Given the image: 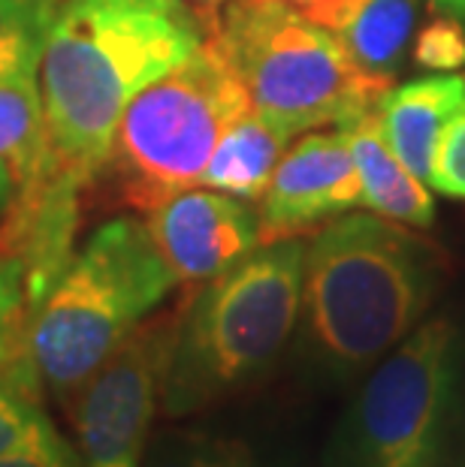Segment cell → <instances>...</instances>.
Instances as JSON below:
<instances>
[{
  "label": "cell",
  "mask_w": 465,
  "mask_h": 467,
  "mask_svg": "<svg viewBox=\"0 0 465 467\" xmlns=\"http://www.w3.org/2000/svg\"><path fill=\"white\" fill-rule=\"evenodd\" d=\"M206 25L187 0H61L39 61L48 145L88 187L109 163L124 109L187 61Z\"/></svg>",
  "instance_id": "cell-1"
},
{
  "label": "cell",
  "mask_w": 465,
  "mask_h": 467,
  "mask_svg": "<svg viewBox=\"0 0 465 467\" xmlns=\"http://www.w3.org/2000/svg\"><path fill=\"white\" fill-rule=\"evenodd\" d=\"M444 254L405 223L342 214L305 244L302 347L318 371L351 380L402 344L432 307Z\"/></svg>",
  "instance_id": "cell-2"
},
{
  "label": "cell",
  "mask_w": 465,
  "mask_h": 467,
  "mask_svg": "<svg viewBox=\"0 0 465 467\" xmlns=\"http://www.w3.org/2000/svg\"><path fill=\"white\" fill-rule=\"evenodd\" d=\"M305 242L257 244L179 311L161 410L191 416L269 371L300 323Z\"/></svg>",
  "instance_id": "cell-3"
},
{
  "label": "cell",
  "mask_w": 465,
  "mask_h": 467,
  "mask_svg": "<svg viewBox=\"0 0 465 467\" xmlns=\"http://www.w3.org/2000/svg\"><path fill=\"white\" fill-rule=\"evenodd\" d=\"M175 286L145 223L115 217L88 235L31 314L25 356L43 392H73L143 326Z\"/></svg>",
  "instance_id": "cell-4"
},
{
  "label": "cell",
  "mask_w": 465,
  "mask_h": 467,
  "mask_svg": "<svg viewBox=\"0 0 465 467\" xmlns=\"http://www.w3.org/2000/svg\"><path fill=\"white\" fill-rule=\"evenodd\" d=\"M206 34L242 78L254 112L291 139L323 127L348 130L393 88V76L363 69L291 0H227Z\"/></svg>",
  "instance_id": "cell-5"
},
{
  "label": "cell",
  "mask_w": 465,
  "mask_h": 467,
  "mask_svg": "<svg viewBox=\"0 0 465 467\" xmlns=\"http://www.w3.org/2000/svg\"><path fill=\"white\" fill-rule=\"evenodd\" d=\"M321 467H465L457 326L444 317L420 323L375 365Z\"/></svg>",
  "instance_id": "cell-6"
},
{
  "label": "cell",
  "mask_w": 465,
  "mask_h": 467,
  "mask_svg": "<svg viewBox=\"0 0 465 467\" xmlns=\"http://www.w3.org/2000/svg\"><path fill=\"white\" fill-rule=\"evenodd\" d=\"M251 109L242 78L206 34L200 48L131 100L109 151L118 193L152 212L191 191L221 136Z\"/></svg>",
  "instance_id": "cell-7"
},
{
  "label": "cell",
  "mask_w": 465,
  "mask_h": 467,
  "mask_svg": "<svg viewBox=\"0 0 465 467\" xmlns=\"http://www.w3.org/2000/svg\"><path fill=\"white\" fill-rule=\"evenodd\" d=\"M175 323L179 314L148 317L64 404L85 467L143 464L161 410Z\"/></svg>",
  "instance_id": "cell-8"
},
{
  "label": "cell",
  "mask_w": 465,
  "mask_h": 467,
  "mask_svg": "<svg viewBox=\"0 0 465 467\" xmlns=\"http://www.w3.org/2000/svg\"><path fill=\"white\" fill-rule=\"evenodd\" d=\"M354 205H363V184L348 130H309L284 151L260 196V244L318 233Z\"/></svg>",
  "instance_id": "cell-9"
},
{
  "label": "cell",
  "mask_w": 465,
  "mask_h": 467,
  "mask_svg": "<svg viewBox=\"0 0 465 467\" xmlns=\"http://www.w3.org/2000/svg\"><path fill=\"white\" fill-rule=\"evenodd\" d=\"M145 230L175 284L212 281L260 244V221L221 191H182L145 212Z\"/></svg>",
  "instance_id": "cell-10"
},
{
  "label": "cell",
  "mask_w": 465,
  "mask_h": 467,
  "mask_svg": "<svg viewBox=\"0 0 465 467\" xmlns=\"http://www.w3.org/2000/svg\"><path fill=\"white\" fill-rule=\"evenodd\" d=\"M0 169L13 178L9 208L31 205L55 187H79L61 172L48 145L43 97H39V67L0 78Z\"/></svg>",
  "instance_id": "cell-11"
},
{
  "label": "cell",
  "mask_w": 465,
  "mask_h": 467,
  "mask_svg": "<svg viewBox=\"0 0 465 467\" xmlns=\"http://www.w3.org/2000/svg\"><path fill=\"white\" fill-rule=\"evenodd\" d=\"M293 6L326 27L363 69L399 73L417 22V0H302Z\"/></svg>",
  "instance_id": "cell-12"
},
{
  "label": "cell",
  "mask_w": 465,
  "mask_h": 467,
  "mask_svg": "<svg viewBox=\"0 0 465 467\" xmlns=\"http://www.w3.org/2000/svg\"><path fill=\"white\" fill-rule=\"evenodd\" d=\"M465 103V82L457 76H429L390 88L378 106L384 136H387L396 157L420 182L429 178L435 148L444 127L457 109Z\"/></svg>",
  "instance_id": "cell-13"
},
{
  "label": "cell",
  "mask_w": 465,
  "mask_h": 467,
  "mask_svg": "<svg viewBox=\"0 0 465 467\" xmlns=\"http://www.w3.org/2000/svg\"><path fill=\"white\" fill-rule=\"evenodd\" d=\"M348 142L360 172L363 205L387 217V221L414 226V230H429L435 221L432 196L420 178L408 172L396 157L387 136H384L378 109L348 127Z\"/></svg>",
  "instance_id": "cell-14"
},
{
  "label": "cell",
  "mask_w": 465,
  "mask_h": 467,
  "mask_svg": "<svg viewBox=\"0 0 465 467\" xmlns=\"http://www.w3.org/2000/svg\"><path fill=\"white\" fill-rule=\"evenodd\" d=\"M287 136L279 124L254 112V106L221 136L200 175V187H212L236 200H260L275 166L287 151Z\"/></svg>",
  "instance_id": "cell-15"
},
{
  "label": "cell",
  "mask_w": 465,
  "mask_h": 467,
  "mask_svg": "<svg viewBox=\"0 0 465 467\" xmlns=\"http://www.w3.org/2000/svg\"><path fill=\"white\" fill-rule=\"evenodd\" d=\"M52 420L43 410V386L27 356L0 368V459L25 450Z\"/></svg>",
  "instance_id": "cell-16"
},
{
  "label": "cell",
  "mask_w": 465,
  "mask_h": 467,
  "mask_svg": "<svg viewBox=\"0 0 465 467\" xmlns=\"http://www.w3.org/2000/svg\"><path fill=\"white\" fill-rule=\"evenodd\" d=\"M61 0H0V78L39 67Z\"/></svg>",
  "instance_id": "cell-17"
},
{
  "label": "cell",
  "mask_w": 465,
  "mask_h": 467,
  "mask_svg": "<svg viewBox=\"0 0 465 467\" xmlns=\"http://www.w3.org/2000/svg\"><path fill=\"white\" fill-rule=\"evenodd\" d=\"M140 467H260L245 441L206 431H164L148 441Z\"/></svg>",
  "instance_id": "cell-18"
},
{
  "label": "cell",
  "mask_w": 465,
  "mask_h": 467,
  "mask_svg": "<svg viewBox=\"0 0 465 467\" xmlns=\"http://www.w3.org/2000/svg\"><path fill=\"white\" fill-rule=\"evenodd\" d=\"M27 272L13 256L0 254V368L25 356V335L31 323Z\"/></svg>",
  "instance_id": "cell-19"
},
{
  "label": "cell",
  "mask_w": 465,
  "mask_h": 467,
  "mask_svg": "<svg viewBox=\"0 0 465 467\" xmlns=\"http://www.w3.org/2000/svg\"><path fill=\"white\" fill-rule=\"evenodd\" d=\"M414 64L423 69H460L465 67V31L457 18L432 16L414 36Z\"/></svg>",
  "instance_id": "cell-20"
},
{
  "label": "cell",
  "mask_w": 465,
  "mask_h": 467,
  "mask_svg": "<svg viewBox=\"0 0 465 467\" xmlns=\"http://www.w3.org/2000/svg\"><path fill=\"white\" fill-rule=\"evenodd\" d=\"M427 182L441 196L465 200V103L444 127Z\"/></svg>",
  "instance_id": "cell-21"
},
{
  "label": "cell",
  "mask_w": 465,
  "mask_h": 467,
  "mask_svg": "<svg viewBox=\"0 0 465 467\" xmlns=\"http://www.w3.org/2000/svg\"><path fill=\"white\" fill-rule=\"evenodd\" d=\"M0 467H85V464H82V455L76 450V443L67 441L52 422L34 443H27L25 450L4 455Z\"/></svg>",
  "instance_id": "cell-22"
},
{
  "label": "cell",
  "mask_w": 465,
  "mask_h": 467,
  "mask_svg": "<svg viewBox=\"0 0 465 467\" xmlns=\"http://www.w3.org/2000/svg\"><path fill=\"white\" fill-rule=\"evenodd\" d=\"M194 4V9H196V16L203 18V25L209 22V18H215L217 16V9H221L227 0H191Z\"/></svg>",
  "instance_id": "cell-23"
},
{
  "label": "cell",
  "mask_w": 465,
  "mask_h": 467,
  "mask_svg": "<svg viewBox=\"0 0 465 467\" xmlns=\"http://www.w3.org/2000/svg\"><path fill=\"white\" fill-rule=\"evenodd\" d=\"M9 202H13V178H9L6 169H0V214L6 212Z\"/></svg>",
  "instance_id": "cell-24"
},
{
  "label": "cell",
  "mask_w": 465,
  "mask_h": 467,
  "mask_svg": "<svg viewBox=\"0 0 465 467\" xmlns=\"http://www.w3.org/2000/svg\"><path fill=\"white\" fill-rule=\"evenodd\" d=\"M435 4L450 9V13H462V9H465V0H435Z\"/></svg>",
  "instance_id": "cell-25"
},
{
  "label": "cell",
  "mask_w": 465,
  "mask_h": 467,
  "mask_svg": "<svg viewBox=\"0 0 465 467\" xmlns=\"http://www.w3.org/2000/svg\"><path fill=\"white\" fill-rule=\"evenodd\" d=\"M291 4H302V0H291Z\"/></svg>",
  "instance_id": "cell-26"
}]
</instances>
